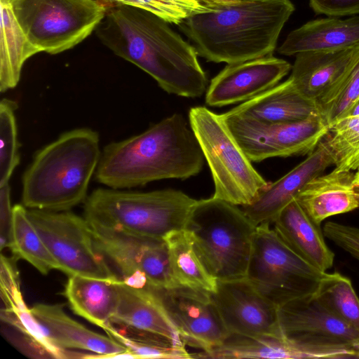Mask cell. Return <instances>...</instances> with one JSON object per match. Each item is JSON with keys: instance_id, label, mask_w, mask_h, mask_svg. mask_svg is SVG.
I'll list each match as a JSON object with an SVG mask.
<instances>
[{"instance_id": "cell-26", "label": "cell", "mask_w": 359, "mask_h": 359, "mask_svg": "<svg viewBox=\"0 0 359 359\" xmlns=\"http://www.w3.org/2000/svg\"><path fill=\"white\" fill-rule=\"evenodd\" d=\"M2 306L1 320L14 328L20 337L17 341L23 351L36 358H76L72 352L54 345L46 336L23 300L19 284H11L1 289Z\"/></svg>"}, {"instance_id": "cell-15", "label": "cell", "mask_w": 359, "mask_h": 359, "mask_svg": "<svg viewBox=\"0 0 359 359\" xmlns=\"http://www.w3.org/2000/svg\"><path fill=\"white\" fill-rule=\"evenodd\" d=\"M157 290L185 346L207 352L229 334L209 292L182 285Z\"/></svg>"}, {"instance_id": "cell-36", "label": "cell", "mask_w": 359, "mask_h": 359, "mask_svg": "<svg viewBox=\"0 0 359 359\" xmlns=\"http://www.w3.org/2000/svg\"><path fill=\"white\" fill-rule=\"evenodd\" d=\"M359 97V62L320 107V113L329 127L341 117Z\"/></svg>"}, {"instance_id": "cell-3", "label": "cell", "mask_w": 359, "mask_h": 359, "mask_svg": "<svg viewBox=\"0 0 359 359\" xmlns=\"http://www.w3.org/2000/svg\"><path fill=\"white\" fill-rule=\"evenodd\" d=\"M294 11L290 0L212 3L180 25L198 55L231 64L272 55Z\"/></svg>"}, {"instance_id": "cell-1", "label": "cell", "mask_w": 359, "mask_h": 359, "mask_svg": "<svg viewBox=\"0 0 359 359\" xmlns=\"http://www.w3.org/2000/svg\"><path fill=\"white\" fill-rule=\"evenodd\" d=\"M95 32L116 55L147 73L168 93L195 98L206 91L208 78L195 47L156 15L116 4L107 9Z\"/></svg>"}, {"instance_id": "cell-23", "label": "cell", "mask_w": 359, "mask_h": 359, "mask_svg": "<svg viewBox=\"0 0 359 359\" xmlns=\"http://www.w3.org/2000/svg\"><path fill=\"white\" fill-rule=\"evenodd\" d=\"M271 224L280 238L304 260L323 272L333 266L334 254L325 243L320 224L309 216L296 198Z\"/></svg>"}, {"instance_id": "cell-2", "label": "cell", "mask_w": 359, "mask_h": 359, "mask_svg": "<svg viewBox=\"0 0 359 359\" xmlns=\"http://www.w3.org/2000/svg\"><path fill=\"white\" fill-rule=\"evenodd\" d=\"M204 156L189 122L174 114L140 134L104 147L95 177L112 189L144 186L198 175Z\"/></svg>"}, {"instance_id": "cell-16", "label": "cell", "mask_w": 359, "mask_h": 359, "mask_svg": "<svg viewBox=\"0 0 359 359\" xmlns=\"http://www.w3.org/2000/svg\"><path fill=\"white\" fill-rule=\"evenodd\" d=\"M291 69L287 61L273 55L227 64L211 80L205 103L224 107L245 102L276 86Z\"/></svg>"}, {"instance_id": "cell-43", "label": "cell", "mask_w": 359, "mask_h": 359, "mask_svg": "<svg viewBox=\"0 0 359 359\" xmlns=\"http://www.w3.org/2000/svg\"><path fill=\"white\" fill-rule=\"evenodd\" d=\"M200 1L204 2L206 4H210L214 3L213 0H200Z\"/></svg>"}, {"instance_id": "cell-42", "label": "cell", "mask_w": 359, "mask_h": 359, "mask_svg": "<svg viewBox=\"0 0 359 359\" xmlns=\"http://www.w3.org/2000/svg\"><path fill=\"white\" fill-rule=\"evenodd\" d=\"M242 1H248V0H213L214 3H231V2H238Z\"/></svg>"}, {"instance_id": "cell-5", "label": "cell", "mask_w": 359, "mask_h": 359, "mask_svg": "<svg viewBox=\"0 0 359 359\" xmlns=\"http://www.w3.org/2000/svg\"><path fill=\"white\" fill-rule=\"evenodd\" d=\"M196 201L172 189L142 192L99 188L86 199L84 217L89 223L163 239L184 229Z\"/></svg>"}, {"instance_id": "cell-10", "label": "cell", "mask_w": 359, "mask_h": 359, "mask_svg": "<svg viewBox=\"0 0 359 359\" xmlns=\"http://www.w3.org/2000/svg\"><path fill=\"white\" fill-rule=\"evenodd\" d=\"M27 214L60 271L69 276L119 278L96 248L91 227L85 217L69 211L38 209L27 210Z\"/></svg>"}, {"instance_id": "cell-25", "label": "cell", "mask_w": 359, "mask_h": 359, "mask_svg": "<svg viewBox=\"0 0 359 359\" xmlns=\"http://www.w3.org/2000/svg\"><path fill=\"white\" fill-rule=\"evenodd\" d=\"M359 43V16L337 17L307 22L292 31L278 49L285 55L344 48Z\"/></svg>"}, {"instance_id": "cell-13", "label": "cell", "mask_w": 359, "mask_h": 359, "mask_svg": "<svg viewBox=\"0 0 359 359\" xmlns=\"http://www.w3.org/2000/svg\"><path fill=\"white\" fill-rule=\"evenodd\" d=\"M278 316L281 334L290 341L359 351V332L329 311L314 293L279 306Z\"/></svg>"}, {"instance_id": "cell-7", "label": "cell", "mask_w": 359, "mask_h": 359, "mask_svg": "<svg viewBox=\"0 0 359 359\" xmlns=\"http://www.w3.org/2000/svg\"><path fill=\"white\" fill-rule=\"evenodd\" d=\"M189 122L212 174V197L238 206L251 203L269 182L254 168L222 114L194 107Z\"/></svg>"}, {"instance_id": "cell-20", "label": "cell", "mask_w": 359, "mask_h": 359, "mask_svg": "<svg viewBox=\"0 0 359 359\" xmlns=\"http://www.w3.org/2000/svg\"><path fill=\"white\" fill-rule=\"evenodd\" d=\"M353 351L345 347L302 344L284 337L229 334L218 346L201 351V358H349Z\"/></svg>"}, {"instance_id": "cell-21", "label": "cell", "mask_w": 359, "mask_h": 359, "mask_svg": "<svg viewBox=\"0 0 359 359\" xmlns=\"http://www.w3.org/2000/svg\"><path fill=\"white\" fill-rule=\"evenodd\" d=\"M116 284L118 302L111 323L163 336L184 344L157 290L147 285L128 283L121 278L116 281Z\"/></svg>"}, {"instance_id": "cell-4", "label": "cell", "mask_w": 359, "mask_h": 359, "mask_svg": "<svg viewBox=\"0 0 359 359\" xmlns=\"http://www.w3.org/2000/svg\"><path fill=\"white\" fill-rule=\"evenodd\" d=\"M102 151L97 132L72 130L39 150L22 176V205L29 209L69 211L85 202Z\"/></svg>"}, {"instance_id": "cell-32", "label": "cell", "mask_w": 359, "mask_h": 359, "mask_svg": "<svg viewBox=\"0 0 359 359\" xmlns=\"http://www.w3.org/2000/svg\"><path fill=\"white\" fill-rule=\"evenodd\" d=\"M323 140L333 156L336 170H359V116L338 120Z\"/></svg>"}, {"instance_id": "cell-33", "label": "cell", "mask_w": 359, "mask_h": 359, "mask_svg": "<svg viewBox=\"0 0 359 359\" xmlns=\"http://www.w3.org/2000/svg\"><path fill=\"white\" fill-rule=\"evenodd\" d=\"M131 353L134 358H193L185 345L163 336L145 332L139 338H130L118 332L110 323L103 328Z\"/></svg>"}, {"instance_id": "cell-31", "label": "cell", "mask_w": 359, "mask_h": 359, "mask_svg": "<svg viewBox=\"0 0 359 359\" xmlns=\"http://www.w3.org/2000/svg\"><path fill=\"white\" fill-rule=\"evenodd\" d=\"M314 294L334 315L359 332V298L348 278L326 272Z\"/></svg>"}, {"instance_id": "cell-17", "label": "cell", "mask_w": 359, "mask_h": 359, "mask_svg": "<svg viewBox=\"0 0 359 359\" xmlns=\"http://www.w3.org/2000/svg\"><path fill=\"white\" fill-rule=\"evenodd\" d=\"M359 62V43L336 49L296 54L290 78L320 109Z\"/></svg>"}, {"instance_id": "cell-6", "label": "cell", "mask_w": 359, "mask_h": 359, "mask_svg": "<svg viewBox=\"0 0 359 359\" xmlns=\"http://www.w3.org/2000/svg\"><path fill=\"white\" fill-rule=\"evenodd\" d=\"M184 229L217 280L247 277L257 226L238 205L214 197L197 200Z\"/></svg>"}, {"instance_id": "cell-12", "label": "cell", "mask_w": 359, "mask_h": 359, "mask_svg": "<svg viewBox=\"0 0 359 359\" xmlns=\"http://www.w3.org/2000/svg\"><path fill=\"white\" fill-rule=\"evenodd\" d=\"M238 143L252 162L271 157L304 156L312 153L330 127L321 114L304 120L262 123L222 114Z\"/></svg>"}, {"instance_id": "cell-9", "label": "cell", "mask_w": 359, "mask_h": 359, "mask_svg": "<svg viewBox=\"0 0 359 359\" xmlns=\"http://www.w3.org/2000/svg\"><path fill=\"white\" fill-rule=\"evenodd\" d=\"M270 224L264 222L257 226L247 278L278 307L314 293L326 272L297 255Z\"/></svg>"}, {"instance_id": "cell-39", "label": "cell", "mask_w": 359, "mask_h": 359, "mask_svg": "<svg viewBox=\"0 0 359 359\" xmlns=\"http://www.w3.org/2000/svg\"><path fill=\"white\" fill-rule=\"evenodd\" d=\"M316 14L341 17L359 13V0H309Z\"/></svg>"}, {"instance_id": "cell-19", "label": "cell", "mask_w": 359, "mask_h": 359, "mask_svg": "<svg viewBox=\"0 0 359 359\" xmlns=\"http://www.w3.org/2000/svg\"><path fill=\"white\" fill-rule=\"evenodd\" d=\"M47 338L59 348L91 352L86 358H134L111 338L95 332L69 317L61 304H37L30 309Z\"/></svg>"}, {"instance_id": "cell-18", "label": "cell", "mask_w": 359, "mask_h": 359, "mask_svg": "<svg viewBox=\"0 0 359 359\" xmlns=\"http://www.w3.org/2000/svg\"><path fill=\"white\" fill-rule=\"evenodd\" d=\"M333 164V156L322 140L303 161L277 181L269 182L251 203L241 208L256 226L264 222L271 224L308 182L323 175Z\"/></svg>"}, {"instance_id": "cell-28", "label": "cell", "mask_w": 359, "mask_h": 359, "mask_svg": "<svg viewBox=\"0 0 359 359\" xmlns=\"http://www.w3.org/2000/svg\"><path fill=\"white\" fill-rule=\"evenodd\" d=\"M0 90L15 88L25 61L40 53L18 23L8 0H1Z\"/></svg>"}, {"instance_id": "cell-24", "label": "cell", "mask_w": 359, "mask_h": 359, "mask_svg": "<svg viewBox=\"0 0 359 359\" xmlns=\"http://www.w3.org/2000/svg\"><path fill=\"white\" fill-rule=\"evenodd\" d=\"M354 173L338 170L308 182L295 198L309 216L320 224L325 219L359 208V189Z\"/></svg>"}, {"instance_id": "cell-11", "label": "cell", "mask_w": 359, "mask_h": 359, "mask_svg": "<svg viewBox=\"0 0 359 359\" xmlns=\"http://www.w3.org/2000/svg\"><path fill=\"white\" fill-rule=\"evenodd\" d=\"M89 224L96 248L118 269L122 280L156 290L180 286L173 276L163 239Z\"/></svg>"}, {"instance_id": "cell-38", "label": "cell", "mask_w": 359, "mask_h": 359, "mask_svg": "<svg viewBox=\"0 0 359 359\" xmlns=\"http://www.w3.org/2000/svg\"><path fill=\"white\" fill-rule=\"evenodd\" d=\"M13 207L9 183L0 186V247L10 248L12 243Z\"/></svg>"}, {"instance_id": "cell-40", "label": "cell", "mask_w": 359, "mask_h": 359, "mask_svg": "<svg viewBox=\"0 0 359 359\" xmlns=\"http://www.w3.org/2000/svg\"><path fill=\"white\" fill-rule=\"evenodd\" d=\"M359 116V97L351 104L342 114L341 118Z\"/></svg>"}, {"instance_id": "cell-22", "label": "cell", "mask_w": 359, "mask_h": 359, "mask_svg": "<svg viewBox=\"0 0 359 359\" xmlns=\"http://www.w3.org/2000/svg\"><path fill=\"white\" fill-rule=\"evenodd\" d=\"M319 114L318 104L300 93L289 77L223 114L272 124L299 121Z\"/></svg>"}, {"instance_id": "cell-37", "label": "cell", "mask_w": 359, "mask_h": 359, "mask_svg": "<svg viewBox=\"0 0 359 359\" xmlns=\"http://www.w3.org/2000/svg\"><path fill=\"white\" fill-rule=\"evenodd\" d=\"M324 236L359 261V228L334 222H327Z\"/></svg>"}, {"instance_id": "cell-8", "label": "cell", "mask_w": 359, "mask_h": 359, "mask_svg": "<svg viewBox=\"0 0 359 359\" xmlns=\"http://www.w3.org/2000/svg\"><path fill=\"white\" fill-rule=\"evenodd\" d=\"M29 41L39 50L57 54L86 39L107 8L97 0H8Z\"/></svg>"}, {"instance_id": "cell-30", "label": "cell", "mask_w": 359, "mask_h": 359, "mask_svg": "<svg viewBox=\"0 0 359 359\" xmlns=\"http://www.w3.org/2000/svg\"><path fill=\"white\" fill-rule=\"evenodd\" d=\"M9 249L15 259L28 262L43 275L53 269L59 270L57 262L29 218L27 209L23 205L13 206L12 243Z\"/></svg>"}, {"instance_id": "cell-35", "label": "cell", "mask_w": 359, "mask_h": 359, "mask_svg": "<svg viewBox=\"0 0 359 359\" xmlns=\"http://www.w3.org/2000/svg\"><path fill=\"white\" fill-rule=\"evenodd\" d=\"M152 13L168 23L182 24L186 19L207 10L210 4L200 0H107Z\"/></svg>"}, {"instance_id": "cell-29", "label": "cell", "mask_w": 359, "mask_h": 359, "mask_svg": "<svg viewBox=\"0 0 359 359\" xmlns=\"http://www.w3.org/2000/svg\"><path fill=\"white\" fill-rule=\"evenodd\" d=\"M173 276L180 285L212 293L217 280L211 275L184 229L169 233L164 238Z\"/></svg>"}, {"instance_id": "cell-41", "label": "cell", "mask_w": 359, "mask_h": 359, "mask_svg": "<svg viewBox=\"0 0 359 359\" xmlns=\"http://www.w3.org/2000/svg\"><path fill=\"white\" fill-rule=\"evenodd\" d=\"M353 184L356 187L359 189V170H357L355 173H354Z\"/></svg>"}, {"instance_id": "cell-14", "label": "cell", "mask_w": 359, "mask_h": 359, "mask_svg": "<svg viewBox=\"0 0 359 359\" xmlns=\"http://www.w3.org/2000/svg\"><path fill=\"white\" fill-rule=\"evenodd\" d=\"M229 334L283 337L278 306L262 295L247 278L217 280L210 293Z\"/></svg>"}, {"instance_id": "cell-27", "label": "cell", "mask_w": 359, "mask_h": 359, "mask_svg": "<svg viewBox=\"0 0 359 359\" xmlns=\"http://www.w3.org/2000/svg\"><path fill=\"white\" fill-rule=\"evenodd\" d=\"M118 279L69 276L64 294L76 314L103 329L111 323L118 305Z\"/></svg>"}, {"instance_id": "cell-44", "label": "cell", "mask_w": 359, "mask_h": 359, "mask_svg": "<svg viewBox=\"0 0 359 359\" xmlns=\"http://www.w3.org/2000/svg\"><path fill=\"white\" fill-rule=\"evenodd\" d=\"M356 358H359V351L357 353Z\"/></svg>"}, {"instance_id": "cell-34", "label": "cell", "mask_w": 359, "mask_h": 359, "mask_svg": "<svg viewBox=\"0 0 359 359\" xmlns=\"http://www.w3.org/2000/svg\"><path fill=\"white\" fill-rule=\"evenodd\" d=\"M17 103L4 98L0 102V186L9 183L20 163L18 128L15 111Z\"/></svg>"}]
</instances>
